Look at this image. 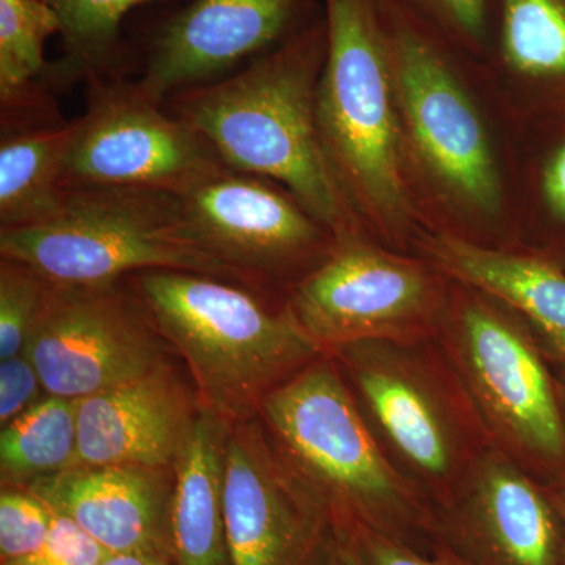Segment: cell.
<instances>
[{"label":"cell","mask_w":565,"mask_h":565,"mask_svg":"<svg viewBox=\"0 0 565 565\" xmlns=\"http://www.w3.org/2000/svg\"><path fill=\"white\" fill-rule=\"evenodd\" d=\"M388 40L405 181L424 232L519 247V217L493 125L476 96V63L388 0Z\"/></svg>","instance_id":"6da1fadb"},{"label":"cell","mask_w":565,"mask_h":565,"mask_svg":"<svg viewBox=\"0 0 565 565\" xmlns=\"http://www.w3.org/2000/svg\"><path fill=\"white\" fill-rule=\"evenodd\" d=\"M326 54L322 11L237 73L170 96L167 110L206 137L228 169L285 188L334 239L371 237L319 134L316 99Z\"/></svg>","instance_id":"7a4b0ae2"},{"label":"cell","mask_w":565,"mask_h":565,"mask_svg":"<svg viewBox=\"0 0 565 565\" xmlns=\"http://www.w3.org/2000/svg\"><path fill=\"white\" fill-rule=\"evenodd\" d=\"M258 415L334 526L434 548V505L385 455L332 355L267 394Z\"/></svg>","instance_id":"3957f363"},{"label":"cell","mask_w":565,"mask_h":565,"mask_svg":"<svg viewBox=\"0 0 565 565\" xmlns=\"http://www.w3.org/2000/svg\"><path fill=\"white\" fill-rule=\"evenodd\" d=\"M327 54L316 115L323 150L367 234L412 253L424 232L405 181L379 0H323Z\"/></svg>","instance_id":"277c9868"},{"label":"cell","mask_w":565,"mask_h":565,"mask_svg":"<svg viewBox=\"0 0 565 565\" xmlns=\"http://www.w3.org/2000/svg\"><path fill=\"white\" fill-rule=\"evenodd\" d=\"M125 281L188 364L199 407L228 426L258 416L267 394L323 355L285 303L270 307L247 286L178 270Z\"/></svg>","instance_id":"5b68a950"},{"label":"cell","mask_w":565,"mask_h":565,"mask_svg":"<svg viewBox=\"0 0 565 565\" xmlns=\"http://www.w3.org/2000/svg\"><path fill=\"white\" fill-rule=\"evenodd\" d=\"M332 356L385 455L444 508L493 445L441 345L364 341Z\"/></svg>","instance_id":"8992f818"},{"label":"cell","mask_w":565,"mask_h":565,"mask_svg":"<svg viewBox=\"0 0 565 565\" xmlns=\"http://www.w3.org/2000/svg\"><path fill=\"white\" fill-rule=\"evenodd\" d=\"M0 256L28 264L54 285H104L145 270H178L247 286L202 243L181 196L152 189L66 188L46 221L0 230Z\"/></svg>","instance_id":"52a82bcc"},{"label":"cell","mask_w":565,"mask_h":565,"mask_svg":"<svg viewBox=\"0 0 565 565\" xmlns=\"http://www.w3.org/2000/svg\"><path fill=\"white\" fill-rule=\"evenodd\" d=\"M494 448L545 486L565 482V418L534 330L489 294L452 281L437 338Z\"/></svg>","instance_id":"ba28073f"},{"label":"cell","mask_w":565,"mask_h":565,"mask_svg":"<svg viewBox=\"0 0 565 565\" xmlns=\"http://www.w3.org/2000/svg\"><path fill=\"white\" fill-rule=\"evenodd\" d=\"M451 291V278L422 256L355 236L337 241L282 303L319 351L332 355L364 341L437 340Z\"/></svg>","instance_id":"9c48e42d"},{"label":"cell","mask_w":565,"mask_h":565,"mask_svg":"<svg viewBox=\"0 0 565 565\" xmlns=\"http://www.w3.org/2000/svg\"><path fill=\"white\" fill-rule=\"evenodd\" d=\"M121 281L52 285L24 348L46 394L84 399L163 363L161 334Z\"/></svg>","instance_id":"30bf717a"},{"label":"cell","mask_w":565,"mask_h":565,"mask_svg":"<svg viewBox=\"0 0 565 565\" xmlns=\"http://www.w3.org/2000/svg\"><path fill=\"white\" fill-rule=\"evenodd\" d=\"M131 85L93 88L65 163V188L110 185L184 195L228 169L211 141Z\"/></svg>","instance_id":"8fae6325"},{"label":"cell","mask_w":565,"mask_h":565,"mask_svg":"<svg viewBox=\"0 0 565 565\" xmlns=\"http://www.w3.org/2000/svg\"><path fill=\"white\" fill-rule=\"evenodd\" d=\"M192 228L245 285L282 300L333 250L337 239L266 178L226 169L180 195Z\"/></svg>","instance_id":"7c38bea8"},{"label":"cell","mask_w":565,"mask_h":565,"mask_svg":"<svg viewBox=\"0 0 565 565\" xmlns=\"http://www.w3.org/2000/svg\"><path fill=\"white\" fill-rule=\"evenodd\" d=\"M225 520L232 565H323L337 530L259 415L230 427Z\"/></svg>","instance_id":"4fadbf2b"},{"label":"cell","mask_w":565,"mask_h":565,"mask_svg":"<svg viewBox=\"0 0 565 565\" xmlns=\"http://www.w3.org/2000/svg\"><path fill=\"white\" fill-rule=\"evenodd\" d=\"M323 11V0H188L156 22L137 88L158 104L228 76L280 46Z\"/></svg>","instance_id":"5bb4252c"},{"label":"cell","mask_w":565,"mask_h":565,"mask_svg":"<svg viewBox=\"0 0 565 565\" xmlns=\"http://www.w3.org/2000/svg\"><path fill=\"white\" fill-rule=\"evenodd\" d=\"M465 565H561L563 526L544 482L490 446L435 511V544Z\"/></svg>","instance_id":"9a60e30c"},{"label":"cell","mask_w":565,"mask_h":565,"mask_svg":"<svg viewBox=\"0 0 565 565\" xmlns=\"http://www.w3.org/2000/svg\"><path fill=\"white\" fill-rule=\"evenodd\" d=\"M192 405L169 363L126 384L79 399L76 467L170 470L188 444Z\"/></svg>","instance_id":"2e32d148"},{"label":"cell","mask_w":565,"mask_h":565,"mask_svg":"<svg viewBox=\"0 0 565 565\" xmlns=\"http://www.w3.org/2000/svg\"><path fill=\"white\" fill-rule=\"evenodd\" d=\"M478 77L516 136L565 120V0H498L492 52Z\"/></svg>","instance_id":"e0dca14e"},{"label":"cell","mask_w":565,"mask_h":565,"mask_svg":"<svg viewBox=\"0 0 565 565\" xmlns=\"http://www.w3.org/2000/svg\"><path fill=\"white\" fill-rule=\"evenodd\" d=\"M173 470L79 467L24 489L68 516L110 553L167 550Z\"/></svg>","instance_id":"ac0fdd59"},{"label":"cell","mask_w":565,"mask_h":565,"mask_svg":"<svg viewBox=\"0 0 565 565\" xmlns=\"http://www.w3.org/2000/svg\"><path fill=\"white\" fill-rule=\"evenodd\" d=\"M412 253L452 281L500 300L522 316L548 362L565 360V267L523 247L492 248L422 232Z\"/></svg>","instance_id":"d6986e66"},{"label":"cell","mask_w":565,"mask_h":565,"mask_svg":"<svg viewBox=\"0 0 565 565\" xmlns=\"http://www.w3.org/2000/svg\"><path fill=\"white\" fill-rule=\"evenodd\" d=\"M228 424L199 407L173 467L167 539L174 565H232L225 520Z\"/></svg>","instance_id":"ffe728a7"},{"label":"cell","mask_w":565,"mask_h":565,"mask_svg":"<svg viewBox=\"0 0 565 565\" xmlns=\"http://www.w3.org/2000/svg\"><path fill=\"white\" fill-rule=\"evenodd\" d=\"M79 118L2 128L0 143V230L46 221L61 206L66 158Z\"/></svg>","instance_id":"44dd1931"},{"label":"cell","mask_w":565,"mask_h":565,"mask_svg":"<svg viewBox=\"0 0 565 565\" xmlns=\"http://www.w3.org/2000/svg\"><path fill=\"white\" fill-rule=\"evenodd\" d=\"M514 195L523 247L565 267V120L519 134Z\"/></svg>","instance_id":"7402d4cb"},{"label":"cell","mask_w":565,"mask_h":565,"mask_svg":"<svg viewBox=\"0 0 565 565\" xmlns=\"http://www.w3.org/2000/svg\"><path fill=\"white\" fill-rule=\"evenodd\" d=\"M79 401L41 397L24 414L2 427V487H24L76 467Z\"/></svg>","instance_id":"603a6c76"},{"label":"cell","mask_w":565,"mask_h":565,"mask_svg":"<svg viewBox=\"0 0 565 565\" xmlns=\"http://www.w3.org/2000/svg\"><path fill=\"white\" fill-rule=\"evenodd\" d=\"M61 33L57 13L44 0H0V103L2 125L43 102L33 92L46 79L47 39Z\"/></svg>","instance_id":"cb8c5ba5"},{"label":"cell","mask_w":565,"mask_h":565,"mask_svg":"<svg viewBox=\"0 0 565 565\" xmlns=\"http://www.w3.org/2000/svg\"><path fill=\"white\" fill-rule=\"evenodd\" d=\"M58 21L63 55L47 68L46 79H95L126 54L122 24L134 10L166 0H44Z\"/></svg>","instance_id":"d4e9b609"},{"label":"cell","mask_w":565,"mask_h":565,"mask_svg":"<svg viewBox=\"0 0 565 565\" xmlns=\"http://www.w3.org/2000/svg\"><path fill=\"white\" fill-rule=\"evenodd\" d=\"M412 14L460 54L482 65L489 61L497 28L498 0H388Z\"/></svg>","instance_id":"484cf974"},{"label":"cell","mask_w":565,"mask_h":565,"mask_svg":"<svg viewBox=\"0 0 565 565\" xmlns=\"http://www.w3.org/2000/svg\"><path fill=\"white\" fill-rule=\"evenodd\" d=\"M46 278L17 259L0 262V360L24 352L29 334L50 297Z\"/></svg>","instance_id":"4316f807"},{"label":"cell","mask_w":565,"mask_h":565,"mask_svg":"<svg viewBox=\"0 0 565 565\" xmlns=\"http://www.w3.org/2000/svg\"><path fill=\"white\" fill-rule=\"evenodd\" d=\"M54 511L28 489L2 487L0 563H14L39 552L51 533Z\"/></svg>","instance_id":"83f0119b"},{"label":"cell","mask_w":565,"mask_h":565,"mask_svg":"<svg viewBox=\"0 0 565 565\" xmlns=\"http://www.w3.org/2000/svg\"><path fill=\"white\" fill-rule=\"evenodd\" d=\"M110 555L76 522L54 511L50 537L39 552L2 565H99Z\"/></svg>","instance_id":"f1b7e54d"},{"label":"cell","mask_w":565,"mask_h":565,"mask_svg":"<svg viewBox=\"0 0 565 565\" xmlns=\"http://www.w3.org/2000/svg\"><path fill=\"white\" fill-rule=\"evenodd\" d=\"M348 534L355 542L364 565H465L438 545L430 552H422L373 531L359 530Z\"/></svg>","instance_id":"f546056e"},{"label":"cell","mask_w":565,"mask_h":565,"mask_svg":"<svg viewBox=\"0 0 565 565\" xmlns=\"http://www.w3.org/2000/svg\"><path fill=\"white\" fill-rule=\"evenodd\" d=\"M40 390L44 388L39 371L28 353L0 360V426L6 427L39 403Z\"/></svg>","instance_id":"4dcf8cb0"},{"label":"cell","mask_w":565,"mask_h":565,"mask_svg":"<svg viewBox=\"0 0 565 565\" xmlns=\"http://www.w3.org/2000/svg\"><path fill=\"white\" fill-rule=\"evenodd\" d=\"M323 565H364L351 534L337 527Z\"/></svg>","instance_id":"1f68e13d"},{"label":"cell","mask_w":565,"mask_h":565,"mask_svg":"<svg viewBox=\"0 0 565 565\" xmlns=\"http://www.w3.org/2000/svg\"><path fill=\"white\" fill-rule=\"evenodd\" d=\"M99 565H174L167 550H139V552L111 553Z\"/></svg>","instance_id":"d6a6232c"},{"label":"cell","mask_w":565,"mask_h":565,"mask_svg":"<svg viewBox=\"0 0 565 565\" xmlns=\"http://www.w3.org/2000/svg\"><path fill=\"white\" fill-rule=\"evenodd\" d=\"M559 514L561 526H563V548H561V565H565V482L563 484L546 486Z\"/></svg>","instance_id":"836d02e7"},{"label":"cell","mask_w":565,"mask_h":565,"mask_svg":"<svg viewBox=\"0 0 565 565\" xmlns=\"http://www.w3.org/2000/svg\"><path fill=\"white\" fill-rule=\"evenodd\" d=\"M552 364L553 374H555L557 394H559L561 407L565 418V360L559 362H550Z\"/></svg>","instance_id":"e575fe53"}]
</instances>
